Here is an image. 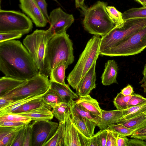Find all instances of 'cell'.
<instances>
[{"label":"cell","mask_w":146,"mask_h":146,"mask_svg":"<svg viewBox=\"0 0 146 146\" xmlns=\"http://www.w3.org/2000/svg\"><path fill=\"white\" fill-rule=\"evenodd\" d=\"M50 88L57 94L63 102L68 104L71 100L79 98L78 95L70 89L68 85L65 86L50 81Z\"/></svg>","instance_id":"20"},{"label":"cell","mask_w":146,"mask_h":146,"mask_svg":"<svg viewBox=\"0 0 146 146\" xmlns=\"http://www.w3.org/2000/svg\"><path fill=\"white\" fill-rule=\"evenodd\" d=\"M106 10L115 27L117 28H120L123 27L125 21L123 19L122 13L113 6H107L106 7Z\"/></svg>","instance_id":"28"},{"label":"cell","mask_w":146,"mask_h":146,"mask_svg":"<svg viewBox=\"0 0 146 146\" xmlns=\"http://www.w3.org/2000/svg\"><path fill=\"white\" fill-rule=\"evenodd\" d=\"M52 0L56 2H57V3H58V1L57 0Z\"/></svg>","instance_id":"57"},{"label":"cell","mask_w":146,"mask_h":146,"mask_svg":"<svg viewBox=\"0 0 146 146\" xmlns=\"http://www.w3.org/2000/svg\"><path fill=\"white\" fill-rule=\"evenodd\" d=\"M24 126L19 127L16 130L0 139V146H12L20 131Z\"/></svg>","instance_id":"36"},{"label":"cell","mask_w":146,"mask_h":146,"mask_svg":"<svg viewBox=\"0 0 146 146\" xmlns=\"http://www.w3.org/2000/svg\"><path fill=\"white\" fill-rule=\"evenodd\" d=\"M96 63L94 64L81 80L76 90L77 94L80 97L89 95L96 88Z\"/></svg>","instance_id":"14"},{"label":"cell","mask_w":146,"mask_h":146,"mask_svg":"<svg viewBox=\"0 0 146 146\" xmlns=\"http://www.w3.org/2000/svg\"><path fill=\"white\" fill-rule=\"evenodd\" d=\"M27 123H28L23 122H0V127L6 126L17 128L24 126Z\"/></svg>","instance_id":"46"},{"label":"cell","mask_w":146,"mask_h":146,"mask_svg":"<svg viewBox=\"0 0 146 146\" xmlns=\"http://www.w3.org/2000/svg\"><path fill=\"white\" fill-rule=\"evenodd\" d=\"M68 105L70 109L76 113L85 122L91 135H94V129L96 126L95 116L93 117L89 112L78 105L73 100H71Z\"/></svg>","instance_id":"16"},{"label":"cell","mask_w":146,"mask_h":146,"mask_svg":"<svg viewBox=\"0 0 146 146\" xmlns=\"http://www.w3.org/2000/svg\"><path fill=\"white\" fill-rule=\"evenodd\" d=\"M73 44L66 32L55 34L46 49L44 65L40 73L49 76L52 70L61 64L67 68L74 61Z\"/></svg>","instance_id":"2"},{"label":"cell","mask_w":146,"mask_h":146,"mask_svg":"<svg viewBox=\"0 0 146 146\" xmlns=\"http://www.w3.org/2000/svg\"><path fill=\"white\" fill-rule=\"evenodd\" d=\"M130 137L143 140L146 139V126L134 131Z\"/></svg>","instance_id":"42"},{"label":"cell","mask_w":146,"mask_h":146,"mask_svg":"<svg viewBox=\"0 0 146 146\" xmlns=\"http://www.w3.org/2000/svg\"><path fill=\"white\" fill-rule=\"evenodd\" d=\"M33 146H44L53 135L59 124L50 120L34 121L32 123Z\"/></svg>","instance_id":"10"},{"label":"cell","mask_w":146,"mask_h":146,"mask_svg":"<svg viewBox=\"0 0 146 146\" xmlns=\"http://www.w3.org/2000/svg\"><path fill=\"white\" fill-rule=\"evenodd\" d=\"M89 146H100L96 133L89 138Z\"/></svg>","instance_id":"52"},{"label":"cell","mask_w":146,"mask_h":146,"mask_svg":"<svg viewBox=\"0 0 146 146\" xmlns=\"http://www.w3.org/2000/svg\"><path fill=\"white\" fill-rule=\"evenodd\" d=\"M22 34L16 32H6L0 33V43L21 37Z\"/></svg>","instance_id":"38"},{"label":"cell","mask_w":146,"mask_h":146,"mask_svg":"<svg viewBox=\"0 0 146 146\" xmlns=\"http://www.w3.org/2000/svg\"><path fill=\"white\" fill-rule=\"evenodd\" d=\"M145 141H146V139L145 140Z\"/></svg>","instance_id":"58"},{"label":"cell","mask_w":146,"mask_h":146,"mask_svg":"<svg viewBox=\"0 0 146 146\" xmlns=\"http://www.w3.org/2000/svg\"><path fill=\"white\" fill-rule=\"evenodd\" d=\"M123 117L122 119H127L134 117L143 113H146V103L132 106L122 110Z\"/></svg>","instance_id":"29"},{"label":"cell","mask_w":146,"mask_h":146,"mask_svg":"<svg viewBox=\"0 0 146 146\" xmlns=\"http://www.w3.org/2000/svg\"><path fill=\"white\" fill-rule=\"evenodd\" d=\"M146 48V27L100 54L110 56H132L141 53Z\"/></svg>","instance_id":"7"},{"label":"cell","mask_w":146,"mask_h":146,"mask_svg":"<svg viewBox=\"0 0 146 146\" xmlns=\"http://www.w3.org/2000/svg\"><path fill=\"white\" fill-rule=\"evenodd\" d=\"M123 117L122 110L107 111L102 109L101 117H95L94 119L96 126L101 130H103L107 129L111 125L116 124Z\"/></svg>","instance_id":"15"},{"label":"cell","mask_w":146,"mask_h":146,"mask_svg":"<svg viewBox=\"0 0 146 146\" xmlns=\"http://www.w3.org/2000/svg\"><path fill=\"white\" fill-rule=\"evenodd\" d=\"M33 146V131L32 123L27 125L26 130L25 138L23 146Z\"/></svg>","instance_id":"39"},{"label":"cell","mask_w":146,"mask_h":146,"mask_svg":"<svg viewBox=\"0 0 146 146\" xmlns=\"http://www.w3.org/2000/svg\"><path fill=\"white\" fill-rule=\"evenodd\" d=\"M70 110L72 119L76 127L86 137L90 138L92 136L85 122L76 113Z\"/></svg>","instance_id":"30"},{"label":"cell","mask_w":146,"mask_h":146,"mask_svg":"<svg viewBox=\"0 0 146 146\" xmlns=\"http://www.w3.org/2000/svg\"><path fill=\"white\" fill-rule=\"evenodd\" d=\"M120 93L124 96H129L132 95L134 93V91L132 86L128 84L121 90Z\"/></svg>","instance_id":"49"},{"label":"cell","mask_w":146,"mask_h":146,"mask_svg":"<svg viewBox=\"0 0 146 146\" xmlns=\"http://www.w3.org/2000/svg\"><path fill=\"white\" fill-rule=\"evenodd\" d=\"M146 103V98L134 93L130 99L128 104V108L135 106Z\"/></svg>","instance_id":"37"},{"label":"cell","mask_w":146,"mask_h":146,"mask_svg":"<svg viewBox=\"0 0 146 146\" xmlns=\"http://www.w3.org/2000/svg\"><path fill=\"white\" fill-rule=\"evenodd\" d=\"M13 101V100L3 97H0V110L6 106Z\"/></svg>","instance_id":"50"},{"label":"cell","mask_w":146,"mask_h":146,"mask_svg":"<svg viewBox=\"0 0 146 146\" xmlns=\"http://www.w3.org/2000/svg\"><path fill=\"white\" fill-rule=\"evenodd\" d=\"M143 6H146V0H144V4Z\"/></svg>","instance_id":"56"},{"label":"cell","mask_w":146,"mask_h":146,"mask_svg":"<svg viewBox=\"0 0 146 146\" xmlns=\"http://www.w3.org/2000/svg\"><path fill=\"white\" fill-rule=\"evenodd\" d=\"M27 80L17 79L5 76L1 77L0 97L17 88Z\"/></svg>","instance_id":"22"},{"label":"cell","mask_w":146,"mask_h":146,"mask_svg":"<svg viewBox=\"0 0 146 146\" xmlns=\"http://www.w3.org/2000/svg\"><path fill=\"white\" fill-rule=\"evenodd\" d=\"M106 146H117L116 139L119 135L108 129Z\"/></svg>","instance_id":"41"},{"label":"cell","mask_w":146,"mask_h":146,"mask_svg":"<svg viewBox=\"0 0 146 146\" xmlns=\"http://www.w3.org/2000/svg\"><path fill=\"white\" fill-rule=\"evenodd\" d=\"M75 1L76 7V8H77L79 0H75Z\"/></svg>","instance_id":"55"},{"label":"cell","mask_w":146,"mask_h":146,"mask_svg":"<svg viewBox=\"0 0 146 146\" xmlns=\"http://www.w3.org/2000/svg\"><path fill=\"white\" fill-rule=\"evenodd\" d=\"M107 5L106 2L98 1L83 11V26L89 33L102 36L115 26L106 11Z\"/></svg>","instance_id":"3"},{"label":"cell","mask_w":146,"mask_h":146,"mask_svg":"<svg viewBox=\"0 0 146 146\" xmlns=\"http://www.w3.org/2000/svg\"><path fill=\"white\" fill-rule=\"evenodd\" d=\"M42 99L44 106L50 110L63 102L57 94L50 88L43 95Z\"/></svg>","instance_id":"25"},{"label":"cell","mask_w":146,"mask_h":146,"mask_svg":"<svg viewBox=\"0 0 146 146\" xmlns=\"http://www.w3.org/2000/svg\"><path fill=\"white\" fill-rule=\"evenodd\" d=\"M146 27V18L131 19L125 21L123 27L115 26L101 38L100 53L125 40Z\"/></svg>","instance_id":"6"},{"label":"cell","mask_w":146,"mask_h":146,"mask_svg":"<svg viewBox=\"0 0 146 146\" xmlns=\"http://www.w3.org/2000/svg\"><path fill=\"white\" fill-rule=\"evenodd\" d=\"M19 6L22 11L37 27H45L48 21L35 0H19Z\"/></svg>","instance_id":"12"},{"label":"cell","mask_w":146,"mask_h":146,"mask_svg":"<svg viewBox=\"0 0 146 146\" xmlns=\"http://www.w3.org/2000/svg\"><path fill=\"white\" fill-rule=\"evenodd\" d=\"M127 146H146V141L133 138L129 139Z\"/></svg>","instance_id":"47"},{"label":"cell","mask_w":146,"mask_h":146,"mask_svg":"<svg viewBox=\"0 0 146 146\" xmlns=\"http://www.w3.org/2000/svg\"><path fill=\"white\" fill-rule=\"evenodd\" d=\"M85 0H79L77 8L81 9L83 12L87 8L85 5L84 2Z\"/></svg>","instance_id":"53"},{"label":"cell","mask_w":146,"mask_h":146,"mask_svg":"<svg viewBox=\"0 0 146 146\" xmlns=\"http://www.w3.org/2000/svg\"><path fill=\"white\" fill-rule=\"evenodd\" d=\"M142 74L143 77L139 84H141V86L143 88L144 92L146 94V64L144 65Z\"/></svg>","instance_id":"51"},{"label":"cell","mask_w":146,"mask_h":146,"mask_svg":"<svg viewBox=\"0 0 146 146\" xmlns=\"http://www.w3.org/2000/svg\"><path fill=\"white\" fill-rule=\"evenodd\" d=\"M68 108V104L66 103L62 102L58 104L52 109V112L54 116L59 122H64L66 114Z\"/></svg>","instance_id":"32"},{"label":"cell","mask_w":146,"mask_h":146,"mask_svg":"<svg viewBox=\"0 0 146 146\" xmlns=\"http://www.w3.org/2000/svg\"><path fill=\"white\" fill-rule=\"evenodd\" d=\"M49 28L54 35L66 32L74 22L72 14L67 13L60 7L53 10L49 15Z\"/></svg>","instance_id":"11"},{"label":"cell","mask_w":146,"mask_h":146,"mask_svg":"<svg viewBox=\"0 0 146 146\" xmlns=\"http://www.w3.org/2000/svg\"><path fill=\"white\" fill-rule=\"evenodd\" d=\"M42 97L34 99L27 102L19 108L13 113L25 112L44 106Z\"/></svg>","instance_id":"31"},{"label":"cell","mask_w":146,"mask_h":146,"mask_svg":"<svg viewBox=\"0 0 146 146\" xmlns=\"http://www.w3.org/2000/svg\"><path fill=\"white\" fill-rule=\"evenodd\" d=\"M46 93L41 94L32 95L14 101L6 106L0 110V116L9 113H13L19 108L27 102L34 99L42 97Z\"/></svg>","instance_id":"21"},{"label":"cell","mask_w":146,"mask_h":146,"mask_svg":"<svg viewBox=\"0 0 146 146\" xmlns=\"http://www.w3.org/2000/svg\"><path fill=\"white\" fill-rule=\"evenodd\" d=\"M54 35L49 28L47 30L36 29L23 40L24 45L31 55L39 73L44 66L48 44Z\"/></svg>","instance_id":"5"},{"label":"cell","mask_w":146,"mask_h":146,"mask_svg":"<svg viewBox=\"0 0 146 146\" xmlns=\"http://www.w3.org/2000/svg\"><path fill=\"white\" fill-rule=\"evenodd\" d=\"M32 121L29 118L15 113H9L0 116V122L9 121L29 123Z\"/></svg>","instance_id":"33"},{"label":"cell","mask_w":146,"mask_h":146,"mask_svg":"<svg viewBox=\"0 0 146 146\" xmlns=\"http://www.w3.org/2000/svg\"><path fill=\"white\" fill-rule=\"evenodd\" d=\"M101 38L94 35L87 42L72 71L67 77L68 84L73 89H76L80 81L96 62L100 54Z\"/></svg>","instance_id":"4"},{"label":"cell","mask_w":146,"mask_h":146,"mask_svg":"<svg viewBox=\"0 0 146 146\" xmlns=\"http://www.w3.org/2000/svg\"><path fill=\"white\" fill-rule=\"evenodd\" d=\"M122 15L125 21L133 19L146 18V6L130 8L122 13Z\"/></svg>","instance_id":"27"},{"label":"cell","mask_w":146,"mask_h":146,"mask_svg":"<svg viewBox=\"0 0 146 146\" xmlns=\"http://www.w3.org/2000/svg\"><path fill=\"white\" fill-rule=\"evenodd\" d=\"M16 114L29 118L32 121H36L51 120L54 117L52 111L44 106Z\"/></svg>","instance_id":"19"},{"label":"cell","mask_w":146,"mask_h":146,"mask_svg":"<svg viewBox=\"0 0 146 146\" xmlns=\"http://www.w3.org/2000/svg\"><path fill=\"white\" fill-rule=\"evenodd\" d=\"M18 127L15 128L6 126L0 127V140L16 130Z\"/></svg>","instance_id":"45"},{"label":"cell","mask_w":146,"mask_h":146,"mask_svg":"<svg viewBox=\"0 0 146 146\" xmlns=\"http://www.w3.org/2000/svg\"><path fill=\"white\" fill-rule=\"evenodd\" d=\"M35 0L49 23V15L48 14L47 10V4L45 0Z\"/></svg>","instance_id":"44"},{"label":"cell","mask_w":146,"mask_h":146,"mask_svg":"<svg viewBox=\"0 0 146 146\" xmlns=\"http://www.w3.org/2000/svg\"><path fill=\"white\" fill-rule=\"evenodd\" d=\"M64 122H59L58 128L52 137L44 146H64Z\"/></svg>","instance_id":"24"},{"label":"cell","mask_w":146,"mask_h":146,"mask_svg":"<svg viewBox=\"0 0 146 146\" xmlns=\"http://www.w3.org/2000/svg\"><path fill=\"white\" fill-rule=\"evenodd\" d=\"M129 140L126 137L119 135L116 139L117 146H127Z\"/></svg>","instance_id":"48"},{"label":"cell","mask_w":146,"mask_h":146,"mask_svg":"<svg viewBox=\"0 0 146 146\" xmlns=\"http://www.w3.org/2000/svg\"><path fill=\"white\" fill-rule=\"evenodd\" d=\"M33 28L31 20L25 14L14 10H0V33H29Z\"/></svg>","instance_id":"9"},{"label":"cell","mask_w":146,"mask_h":146,"mask_svg":"<svg viewBox=\"0 0 146 146\" xmlns=\"http://www.w3.org/2000/svg\"><path fill=\"white\" fill-rule=\"evenodd\" d=\"M28 123L25 125L20 131L12 146H23L26 130Z\"/></svg>","instance_id":"40"},{"label":"cell","mask_w":146,"mask_h":146,"mask_svg":"<svg viewBox=\"0 0 146 146\" xmlns=\"http://www.w3.org/2000/svg\"><path fill=\"white\" fill-rule=\"evenodd\" d=\"M132 96H124L120 92L118 93L113 101L117 110H123L127 108L128 102Z\"/></svg>","instance_id":"34"},{"label":"cell","mask_w":146,"mask_h":146,"mask_svg":"<svg viewBox=\"0 0 146 146\" xmlns=\"http://www.w3.org/2000/svg\"><path fill=\"white\" fill-rule=\"evenodd\" d=\"M67 68L65 64H62L52 70L49 76L50 81L65 86L67 85L68 84L65 82V70Z\"/></svg>","instance_id":"26"},{"label":"cell","mask_w":146,"mask_h":146,"mask_svg":"<svg viewBox=\"0 0 146 146\" xmlns=\"http://www.w3.org/2000/svg\"><path fill=\"white\" fill-rule=\"evenodd\" d=\"M107 129L116 133L119 135L125 137L131 135L134 131L120 123L111 125Z\"/></svg>","instance_id":"35"},{"label":"cell","mask_w":146,"mask_h":146,"mask_svg":"<svg viewBox=\"0 0 146 146\" xmlns=\"http://www.w3.org/2000/svg\"><path fill=\"white\" fill-rule=\"evenodd\" d=\"M48 77L39 72L1 97L14 101L32 95L44 93L50 88V82Z\"/></svg>","instance_id":"8"},{"label":"cell","mask_w":146,"mask_h":146,"mask_svg":"<svg viewBox=\"0 0 146 146\" xmlns=\"http://www.w3.org/2000/svg\"><path fill=\"white\" fill-rule=\"evenodd\" d=\"M76 102L78 105L89 112L93 116L101 117L102 109L100 107L98 102L89 94L80 96Z\"/></svg>","instance_id":"17"},{"label":"cell","mask_w":146,"mask_h":146,"mask_svg":"<svg viewBox=\"0 0 146 146\" xmlns=\"http://www.w3.org/2000/svg\"><path fill=\"white\" fill-rule=\"evenodd\" d=\"M118 70L117 64L115 60H108L105 64L101 77L102 84L108 86L114 83L117 84L116 78Z\"/></svg>","instance_id":"18"},{"label":"cell","mask_w":146,"mask_h":146,"mask_svg":"<svg viewBox=\"0 0 146 146\" xmlns=\"http://www.w3.org/2000/svg\"><path fill=\"white\" fill-rule=\"evenodd\" d=\"M100 146H106L107 136V129L101 130L96 133Z\"/></svg>","instance_id":"43"},{"label":"cell","mask_w":146,"mask_h":146,"mask_svg":"<svg viewBox=\"0 0 146 146\" xmlns=\"http://www.w3.org/2000/svg\"><path fill=\"white\" fill-rule=\"evenodd\" d=\"M122 124L134 131L146 126V113H143L130 119H122L117 123Z\"/></svg>","instance_id":"23"},{"label":"cell","mask_w":146,"mask_h":146,"mask_svg":"<svg viewBox=\"0 0 146 146\" xmlns=\"http://www.w3.org/2000/svg\"><path fill=\"white\" fill-rule=\"evenodd\" d=\"M0 70L6 76L25 80L39 73L27 50L15 40L0 43Z\"/></svg>","instance_id":"1"},{"label":"cell","mask_w":146,"mask_h":146,"mask_svg":"<svg viewBox=\"0 0 146 146\" xmlns=\"http://www.w3.org/2000/svg\"><path fill=\"white\" fill-rule=\"evenodd\" d=\"M64 146H81L77 129L69 108L65 115L64 133Z\"/></svg>","instance_id":"13"},{"label":"cell","mask_w":146,"mask_h":146,"mask_svg":"<svg viewBox=\"0 0 146 146\" xmlns=\"http://www.w3.org/2000/svg\"><path fill=\"white\" fill-rule=\"evenodd\" d=\"M136 1L139 3L143 6L144 4V0H134Z\"/></svg>","instance_id":"54"}]
</instances>
